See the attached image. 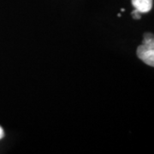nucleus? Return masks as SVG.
<instances>
[{"mask_svg": "<svg viewBox=\"0 0 154 154\" xmlns=\"http://www.w3.org/2000/svg\"><path fill=\"white\" fill-rule=\"evenodd\" d=\"M138 57L149 66H154V38L152 33H145L143 44L137 48Z\"/></svg>", "mask_w": 154, "mask_h": 154, "instance_id": "f257e3e1", "label": "nucleus"}, {"mask_svg": "<svg viewBox=\"0 0 154 154\" xmlns=\"http://www.w3.org/2000/svg\"><path fill=\"white\" fill-rule=\"evenodd\" d=\"M133 6L141 14L147 13L152 10L153 0H131Z\"/></svg>", "mask_w": 154, "mask_h": 154, "instance_id": "f03ea898", "label": "nucleus"}, {"mask_svg": "<svg viewBox=\"0 0 154 154\" xmlns=\"http://www.w3.org/2000/svg\"><path fill=\"white\" fill-rule=\"evenodd\" d=\"M132 17L134 19L138 20V19H140V18L141 17V13H140V11H138L137 10H135V9H134V11L132 12Z\"/></svg>", "mask_w": 154, "mask_h": 154, "instance_id": "7ed1b4c3", "label": "nucleus"}, {"mask_svg": "<svg viewBox=\"0 0 154 154\" xmlns=\"http://www.w3.org/2000/svg\"><path fill=\"white\" fill-rule=\"evenodd\" d=\"M4 135H5V133H4V130H3V128L0 127V140L2 139V138L4 137Z\"/></svg>", "mask_w": 154, "mask_h": 154, "instance_id": "20e7f679", "label": "nucleus"}]
</instances>
